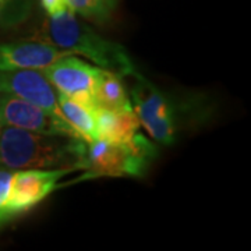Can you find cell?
Listing matches in <instances>:
<instances>
[{
	"label": "cell",
	"instance_id": "cell-1",
	"mask_svg": "<svg viewBox=\"0 0 251 251\" xmlns=\"http://www.w3.org/2000/svg\"><path fill=\"white\" fill-rule=\"evenodd\" d=\"M87 143L80 137L45 134L7 126L0 133V165L9 171L85 169Z\"/></svg>",
	"mask_w": 251,
	"mask_h": 251
},
{
	"label": "cell",
	"instance_id": "cell-2",
	"mask_svg": "<svg viewBox=\"0 0 251 251\" xmlns=\"http://www.w3.org/2000/svg\"><path fill=\"white\" fill-rule=\"evenodd\" d=\"M49 17L42 36H46L52 44L73 54L85 56L100 69L120 77L138 75L134 63L123 46L99 36L88 25L78 21L69 7Z\"/></svg>",
	"mask_w": 251,
	"mask_h": 251
},
{
	"label": "cell",
	"instance_id": "cell-3",
	"mask_svg": "<svg viewBox=\"0 0 251 251\" xmlns=\"http://www.w3.org/2000/svg\"><path fill=\"white\" fill-rule=\"evenodd\" d=\"M156 156V148L143 134L135 133L126 143L95 140L87 143L85 169L95 176H143Z\"/></svg>",
	"mask_w": 251,
	"mask_h": 251
},
{
	"label": "cell",
	"instance_id": "cell-4",
	"mask_svg": "<svg viewBox=\"0 0 251 251\" xmlns=\"http://www.w3.org/2000/svg\"><path fill=\"white\" fill-rule=\"evenodd\" d=\"M131 88L133 109L140 123L155 141L172 145L176 140V110L168 97L140 74Z\"/></svg>",
	"mask_w": 251,
	"mask_h": 251
},
{
	"label": "cell",
	"instance_id": "cell-5",
	"mask_svg": "<svg viewBox=\"0 0 251 251\" xmlns=\"http://www.w3.org/2000/svg\"><path fill=\"white\" fill-rule=\"evenodd\" d=\"M42 72L60 94L70 97L95 112L97 103L94 99V90L100 67H94L74 57V54H67Z\"/></svg>",
	"mask_w": 251,
	"mask_h": 251
},
{
	"label": "cell",
	"instance_id": "cell-6",
	"mask_svg": "<svg viewBox=\"0 0 251 251\" xmlns=\"http://www.w3.org/2000/svg\"><path fill=\"white\" fill-rule=\"evenodd\" d=\"M74 172L70 168L63 169H23L13 175L7 214L14 218L18 214L27 212L32 206L39 204L56 187V183L66 175Z\"/></svg>",
	"mask_w": 251,
	"mask_h": 251
},
{
	"label": "cell",
	"instance_id": "cell-7",
	"mask_svg": "<svg viewBox=\"0 0 251 251\" xmlns=\"http://www.w3.org/2000/svg\"><path fill=\"white\" fill-rule=\"evenodd\" d=\"M0 125L45 134L78 137L63 116H53L44 109L10 94L0 95Z\"/></svg>",
	"mask_w": 251,
	"mask_h": 251
},
{
	"label": "cell",
	"instance_id": "cell-8",
	"mask_svg": "<svg viewBox=\"0 0 251 251\" xmlns=\"http://www.w3.org/2000/svg\"><path fill=\"white\" fill-rule=\"evenodd\" d=\"M0 92L24 99L53 116H62L57 94L42 70L21 69L0 72Z\"/></svg>",
	"mask_w": 251,
	"mask_h": 251
},
{
	"label": "cell",
	"instance_id": "cell-9",
	"mask_svg": "<svg viewBox=\"0 0 251 251\" xmlns=\"http://www.w3.org/2000/svg\"><path fill=\"white\" fill-rule=\"evenodd\" d=\"M67 54L73 53L45 42L24 41L3 44L0 45V72L21 69L45 70L52 63Z\"/></svg>",
	"mask_w": 251,
	"mask_h": 251
},
{
	"label": "cell",
	"instance_id": "cell-10",
	"mask_svg": "<svg viewBox=\"0 0 251 251\" xmlns=\"http://www.w3.org/2000/svg\"><path fill=\"white\" fill-rule=\"evenodd\" d=\"M95 117L98 126V138L100 140H106L110 143H126L135 133H138L140 120L134 109L115 112L97 108Z\"/></svg>",
	"mask_w": 251,
	"mask_h": 251
},
{
	"label": "cell",
	"instance_id": "cell-11",
	"mask_svg": "<svg viewBox=\"0 0 251 251\" xmlns=\"http://www.w3.org/2000/svg\"><path fill=\"white\" fill-rule=\"evenodd\" d=\"M94 99L97 108L108 110H127L133 109L131 99L125 88V84L119 74L100 69L94 90Z\"/></svg>",
	"mask_w": 251,
	"mask_h": 251
},
{
	"label": "cell",
	"instance_id": "cell-12",
	"mask_svg": "<svg viewBox=\"0 0 251 251\" xmlns=\"http://www.w3.org/2000/svg\"><path fill=\"white\" fill-rule=\"evenodd\" d=\"M57 102L60 115L80 138H82L85 143H92L98 140V126L94 110L60 92L57 94Z\"/></svg>",
	"mask_w": 251,
	"mask_h": 251
},
{
	"label": "cell",
	"instance_id": "cell-13",
	"mask_svg": "<svg viewBox=\"0 0 251 251\" xmlns=\"http://www.w3.org/2000/svg\"><path fill=\"white\" fill-rule=\"evenodd\" d=\"M64 1L73 13H78L82 17L97 23H105L112 10L105 0H64Z\"/></svg>",
	"mask_w": 251,
	"mask_h": 251
},
{
	"label": "cell",
	"instance_id": "cell-14",
	"mask_svg": "<svg viewBox=\"0 0 251 251\" xmlns=\"http://www.w3.org/2000/svg\"><path fill=\"white\" fill-rule=\"evenodd\" d=\"M29 7V0H0V25L18 24L27 17Z\"/></svg>",
	"mask_w": 251,
	"mask_h": 251
},
{
	"label": "cell",
	"instance_id": "cell-15",
	"mask_svg": "<svg viewBox=\"0 0 251 251\" xmlns=\"http://www.w3.org/2000/svg\"><path fill=\"white\" fill-rule=\"evenodd\" d=\"M13 172L9 169H0V225L10 221L7 214V200H9Z\"/></svg>",
	"mask_w": 251,
	"mask_h": 251
},
{
	"label": "cell",
	"instance_id": "cell-16",
	"mask_svg": "<svg viewBox=\"0 0 251 251\" xmlns=\"http://www.w3.org/2000/svg\"><path fill=\"white\" fill-rule=\"evenodd\" d=\"M41 1H42V6H44V9L46 10V13L49 16L57 14V13H60L62 10L67 7L64 0H41Z\"/></svg>",
	"mask_w": 251,
	"mask_h": 251
},
{
	"label": "cell",
	"instance_id": "cell-17",
	"mask_svg": "<svg viewBox=\"0 0 251 251\" xmlns=\"http://www.w3.org/2000/svg\"><path fill=\"white\" fill-rule=\"evenodd\" d=\"M105 1H106V4H108L109 7H112V9H113V6H115V1H116V0H105Z\"/></svg>",
	"mask_w": 251,
	"mask_h": 251
},
{
	"label": "cell",
	"instance_id": "cell-18",
	"mask_svg": "<svg viewBox=\"0 0 251 251\" xmlns=\"http://www.w3.org/2000/svg\"><path fill=\"white\" fill-rule=\"evenodd\" d=\"M0 133H1V125H0Z\"/></svg>",
	"mask_w": 251,
	"mask_h": 251
}]
</instances>
